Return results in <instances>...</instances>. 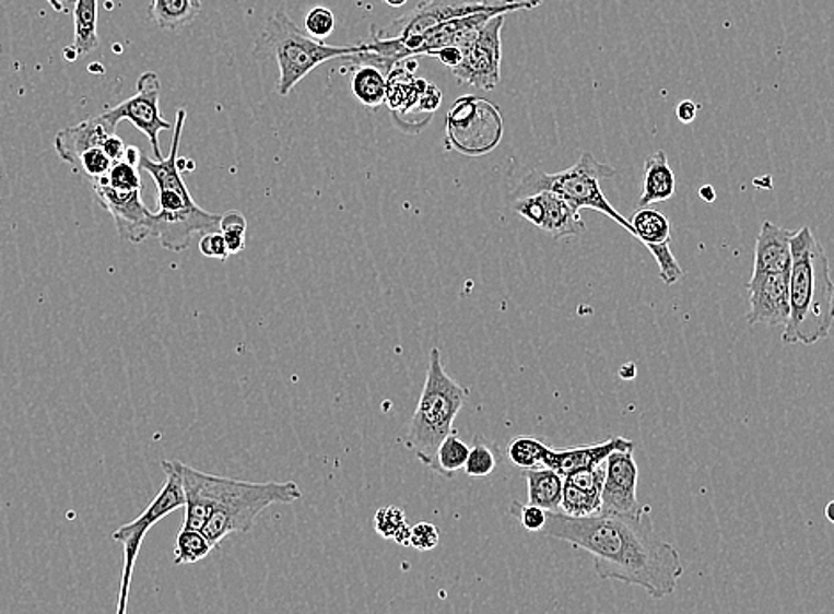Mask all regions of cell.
<instances>
[{"label": "cell", "instance_id": "6da1fadb", "mask_svg": "<svg viewBox=\"0 0 834 614\" xmlns=\"http://www.w3.org/2000/svg\"><path fill=\"white\" fill-rule=\"evenodd\" d=\"M542 533L585 548L594 556L600 579L643 588L651 599L673 595L684 576L679 548L660 539L651 522L650 506L634 516L571 517L548 511Z\"/></svg>", "mask_w": 834, "mask_h": 614}, {"label": "cell", "instance_id": "7a4b0ae2", "mask_svg": "<svg viewBox=\"0 0 834 614\" xmlns=\"http://www.w3.org/2000/svg\"><path fill=\"white\" fill-rule=\"evenodd\" d=\"M185 491V530L201 531L213 548L230 534L249 533L272 505H292L302 497L295 482L250 483L213 476L176 460Z\"/></svg>", "mask_w": 834, "mask_h": 614}, {"label": "cell", "instance_id": "3957f363", "mask_svg": "<svg viewBox=\"0 0 834 614\" xmlns=\"http://www.w3.org/2000/svg\"><path fill=\"white\" fill-rule=\"evenodd\" d=\"M790 315L783 327L785 345H817L827 340L834 326V283L827 252L804 226L792 235Z\"/></svg>", "mask_w": 834, "mask_h": 614}, {"label": "cell", "instance_id": "277c9868", "mask_svg": "<svg viewBox=\"0 0 834 614\" xmlns=\"http://www.w3.org/2000/svg\"><path fill=\"white\" fill-rule=\"evenodd\" d=\"M187 110L178 109L175 121V138L171 153L162 161H151L142 155L141 167L155 181L158 190V210L153 217V237L171 252H184L190 247L193 235L221 232V215L201 209L189 187L181 178V164L178 161L179 142L184 133Z\"/></svg>", "mask_w": 834, "mask_h": 614}, {"label": "cell", "instance_id": "5b68a950", "mask_svg": "<svg viewBox=\"0 0 834 614\" xmlns=\"http://www.w3.org/2000/svg\"><path fill=\"white\" fill-rule=\"evenodd\" d=\"M540 4L542 0H426L415 5L411 13L392 20L387 27H372V38L366 45L369 54L383 57L392 67H397L398 62L415 57L424 34L449 20L478 13L529 11Z\"/></svg>", "mask_w": 834, "mask_h": 614}, {"label": "cell", "instance_id": "8992f818", "mask_svg": "<svg viewBox=\"0 0 834 614\" xmlns=\"http://www.w3.org/2000/svg\"><path fill=\"white\" fill-rule=\"evenodd\" d=\"M369 52L368 45H352V47H332L312 38L302 31L284 11H275L260 38L256 39L255 56L260 59H275L279 67L278 93L287 96L295 90L298 82L304 81L315 68L324 62L340 59V57L359 56Z\"/></svg>", "mask_w": 834, "mask_h": 614}, {"label": "cell", "instance_id": "52a82bcc", "mask_svg": "<svg viewBox=\"0 0 834 614\" xmlns=\"http://www.w3.org/2000/svg\"><path fill=\"white\" fill-rule=\"evenodd\" d=\"M467 398L469 389L446 374L441 350H432L423 392L406 437L407 448L414 451L424 465L434 468L438 446L451 434L455 417L462 411Z\"/></svg>", "mask_w": 834, "mask_h": 614}, {"label": "cell", "instance_id": "ba28073f", "mask_svg": "<svg viewBox=\"0 0 834 614\" xmlns=\"http://www.w3.org/2000/svg\"><path fill=\"white\" fill-rule=\"evenodd\" d=\"M613 176H616L614 167L602 164L591 153L585 152L574 166L561 173L549 175L540 169L531 170L529 175L524 176L519 187L514 190V199L552 192L565 199L566 203L572 204L575 210L588 209L608 215L632 235L631 223L623 217L622 213H618L600 189V181Z\"/></svg>", "mask_w": 834, "mask_h": 614}, {"label": "cell", "instance_id": "9c48e42d", "mask_svg": "<svg viewBox=\"0 0 834 614\" xmlns=\"http://www.w3.org/2000/svg\"><path fill=\"white\" fill-rule=\"evenodd\" d=\"M162 471L165 473L164 487L156 494L155 499L146 506V510L142 511L138 519L119 526L118 530L110 534L114 542L124 545V572H121V585H119L118 607L114 614H127L133 568L138 563L142 542L146 539L148 531L153 526L158 524L164 517L171 516L173 511L185 508L187 499H185L184 482H181V474H179L176 460L173 462L164 460Z\"/></svg>", "mask_w": 834, "mask_h": 614}, {"label": "cell", "instance_id": "30bf717a", "mask_svg": "<svg viewBox=\"0 0 834 614\" xmlns=\"http://www.w3.org/2000/svg\"><path fill=\"white\" fill-rule=\"evenodd\" d=\"M446 128L448 146L471 156L491 153L500 144L505 130L497 105L474 96H463L453 104Z\"/></svg>", "mask_w": 834, "mask_h": 614}, {"label": "cell", "instance_id": "8fae6325", "mask_svg": "<svg viewBox=\"0 0 834 614\" xmlns=\"http://www.w3.org/2000/svg\"><path fill=\"white\" fill-rule=\"evenodd\" d=\"M161 81L153 71H146L139 76L138 93L125 99L119 105L102 113V118L116 130L121 121H128L141 130L150 141L151 150L155 153L156 161H162L161 142L158 135L164 130H175V125L165 121L161 116Z\"/></svg>", "mask_w": 834, "mask_h": 614}, {"label": "cell", "instance_id": "7c38bea8", "mask_svg": "<svg viewBox=\"0 0 834 614\" xmlns=\"http://www.w3.org/2000/svg\"><path fill=\"white\" fill-rule=\"evenodd\" d=\"M506 14H495L474 42L463 48L462 59L451 73L458 84L492 91L501 82V31Z\"/></svg>", "mask_w": 834, "mask_h": 614}, {"label": "cell", "instance_id": "4fadbf2b", "mask_svg": "<svg viewBox=\"0 0 834 614\" xmlns=\"http://www.w3.org/2000/svg\"><path fill=\"white\" fill-rule=\"evenodd\" d=\"M515 213L526 219L533 226L549 233L552 238L577 237L586 232V224L580 217L579 210H575L565 199L552 192L528 196V198L515 199Z\"/></svg>", "mask_w": 834, "mask_h": 614}, {"label": "cell", "instance_id": "5bb4252c", "mask_svg": "<svg viewBox=\"0 0 834 614\" xmlns=\"http://www.w3.org/2000/svg\"><path fill=\"white\" fill-rule=\"evenodd\" d=\"M93 190L98 203L113 215L119 237L132 244L153 237L155 212L142 203V190H116L102 184H93Z\"/></svg>", "mask_w": 834, "mask_h": 614}, {"label": "cell", "instance_id": "9a60e30c", "mask_svg": "<svg viewBox=\"0 0 834 614\" xmlns=\"http://www.w3.org/2000/svg\"><path fill=\"white\" fill-rule=\"evenodd\" d=\"M634 449L614 451L609 454L606 465V480L602 488L600 513L611 516H634L645 510L646 506L637 501V463L632 454Z\"/></svg>", "mask_w": 834, "mask_h": 614}, {"label": "cell", "instance_id": "2e32d148", "mask_svg": "<svg viewBox=\"0 0 834 614\" xmlns=\"http://www.w3.org/2000/svg\"><path fill=\"white\" fill-rule=\"evenodd\" d=\"M790 274H753L750 292V326L785 327L790 315Z\"/></svg>", "mask_w": 834, "mask_h": 614}, {"label": "cell", "instance_id": "e0dca14e", "mask_svg": "<svg viewBox=\"0 0 834 614\" xmlns=\"http://www.w3.org/2000/svg\"><path fill=\"white\" fill-rule=\"evenodd\" d=\"M627 449H634V442L623 437H611L599 445L577 446V448L556 449L545 446L542 468L552 469L566 477L579 471L599 468L608 460L609 454L614 451H627Z\"/></svg>", "mask_w": 834, "mask_h": 614}, {"label": "cell", "instance_id": "ac0fdd59", "mask_svg": "<svg viewBox=\"0 0 834 614\" xmlns=\"http://www.w3.org/2000/svg\"><path fill=\"white\" fill-rule=\"evenodd\" d=\"M606 465L579 471L565 477L561 513L571 517H589L600 513Z\"/></svg>", "mask_w": 834, "mask_h": 614}, {"label": "cell", "instance_id": "d6986e66", "mask_svg": "<svg viewBox=\"0 0 834 614\" xmlns=\"http://www.w3.org/2000/svg\"><path fill=\"white\" fill-rule=\"evenodd\" d=\"M494 16V13H478L437 25L424 34L420 48L415 50V56H432L443 48L463 50L480 36L481 31Z\"/></svg>", "mask_w": 834, "mask_h": 614}, {"label": "cell", "instance_id": "ffe728a7", "mask_svg": "<svg viewBox=\"0 0 834 614\" xmlns=\"http://www.w3.org/2000/svg\"><path fill=\"white\" fill-rule=\"evenodd\" d=\"M792 235L794 232L765 221L754 247L753 274H790Z\"/></svg>", "mask_w": 834, "mask_h": 614}, {"label": "cell", "instance_id": "44dd1931", "mask_svg": "<svg viewBox=\"0 0 834 614\" xmlns=\"http://www.w3.org/2000/svg\"><path fill=\"white\" fill-rule=\"evenodd\" d=\"M113 133H116V130L102 118V114H98L82 123L62 128L61 132H57L54 144L59 158L73 166L79 164L85 152L104 146L105 139Z\"/></svg>", "mask_w": 834, "mask_h": 614}, {"label": "cell", "instance_id": "7402d4cb", "mask_svg": "<svg viewBox=\"0 0 834 614\" xmlns=\"http://www.w3.org/2000/svg\"><path fill=\"white\" fill-rule=\"evenodd\" d=\"M354 57L361 64L352 75V93L361 104L369 109H378L386 102L387 75L395 67L383 57L369 52Z\"/></svg>", "mask_w": 834, "mask_h": 614}, {"label": "cell", "instance_id": "603a6c76", "mask_svg": "<svg viewBox=\"0 0 834 614\" xmlns=\"http://www.w3.org/2000/svg\"><path fill=\"white\" fill-rule=\"evenodd\" d=\"M674 190H677V178H674L666 152L659 150V152L646 156L643 192L637 206L650 209L651 204L668 201V199L673 198Z\"/></svg>", "mask_w": 834, "mask_h": 614}, {"label": "cell", "instance_id": "cb8c5ba5", "mask_svg": "<svg viewBox=\"0 0 834 614\" xmlns=\"http://www.w3.org/2000/svg\"><path fill=\"white\" fill-rule=\"evenodd\" d=\"M528 482L529 505L540 506L545 511H560L565 477L549 468L524 471Z\"/></svg>", "mask_w": 834, "mask_h": 614}, {"label": "cell", "instance_id": "d4e9b609", "mask_svg": "<svg viewBox=\"0 0 834 614\" xmlns=\"http://www.w3.org/2000/svg\"><path fill=\"white\" fill-rule=\"evenodd\" d=\"M201 13V0H153L151 19L156 27L176 31L185 27Z\"/></svg>", "mask_w": 834, "mask_h": 614}, {"label": "cell", "instance_id": "484cf974", "mask_svg": "<svg viewBox=\"0 0 834 614\" xmlns=\"http://www.w3.org/2000/svg\"><path fill=\"white\" fill-rule=\"evenodd\" d=\"M629 223L632 226V237L642 241L646 249L671 241V224L665 213L651 209H639Z\"/></svg>", "mask_w": 834, "mask_h": 614}, {"label": "cell", "instance_id": "4316f807", "mask_svg": "<svg viewBox=\"0 0 834 614\" xmlns=\"http://www.w3.org/2000/svg\"><path fill=\"white\" fill-rule=\"evenodd\" d=\"M73 20H75L73 48L79 56H87L99 47L98 31H96L98 0H77Z\"/></svg>", "mask_w": 834, "mask_h": 614}, {"label": "cell", "instance_id": "83f0119b", "mask_svg": "<svg viewBox=\"0 0 834 614\" xmlns=\"http://www.w3.org/2000/svg\"><path fill=\"white\" fill-rule=\"evenodd\" d=\"M469 451H471V448L458 437L457 432L453 430L443 440V445L438 446L434 468L432 469H434L435 473L441 474V476L451 477L457 471L466 468Z\"/></svg>", "mask_w": 834, "mask_h": 614}, {"label": "cell", "instance_id": "f1b7e54d", "mask_svg": "<svg viewBox=\"0 0 834 614\" xmlns=\"http://www.w3.org/2000/svg\"><path fill=\"white\" fill-rule=\"evenodd\" d=\"M375 531L383 539L395 540L398 545H411V526L407 524L406 511L398 506H384L375 513Z\"/></svg>", "mask_w": 834, "mask_h": 614}, {"label": "cell", "instance_id": "f546056e", "mask_svg": "<svg viewBox=\"0 0 834 614\" xmlns=\"http://www.w3.org/2000/svg\"><path fill=\"white\" fill-rule=\"evenodd\" d=\"M213 545L208 542L201 531L185 530L181 528L176 536L175 565H192L207 558L212 553Z\"/></svg>", "mask_w": 834, "mask_h": 614}, {"label": "cell", "instance_id": "4dcf8cb0", "mask_svg": "<svg viewBox=\"0 0 834 614\" xmlns=\"http://www.w3.org/2000/svg\"><path fill=\"white\" fill-rule=\"evenodd\" d=\"M545 446L548 445H543L542 440L533 439V437H517L508 446L509 462L524 471L542 468Z\"/></svg>", "mask_w": 834, "mask_h": 614}, {"label": "cell", "instance_id": "1f68e13d", "mask_svg": "<svg viewBox=\"0 0 834 614\" xmlns=\"http://www.w3.org/2000/svg\"><path fill=\"white\" fill-rule=\"evenodd\" d=\"M93 184L109 185L116 190H142L138 166H132L127 161L114 162L109 175Z\"/></svg>", "mask_w": 834, "mask_h": 614}, {"label": "cell", "instance_id": "d6a6232c", "mask_svg": "<svg viewBox=\"0 0 834 614\" xmlns=\"http://www.w3.org/2000/svg\"><path fill=\"white\" fill-rule=\"evenodd\" d=\"M648 251L656 258L657 265H659L660 278L666 284L679 283L684 278V270L679 265V261L671 252L670 241L668 244H660V246L648 247Z\"/></svg>", "mask_w": 834, "mask_h": 614}, {"label": "cell", "instance_id": "836d02e7", "mask_svg": "<svg viewBox=\"0 0 834 614\" xmlns=\"http://www.w3.org/2000/svg\"><path fill=\"white\" fill-rule=\"evenodd\" d=\"M334 13L327 10V8H321V5L313 8V10L306 14V20H304V28H306V33L309 34L312 38L318 39V42L326 39L329 34L334 33Z\"/></svg>", "mask_w": 834, "mask_h": 614}, {"label": "cell", "instance_id": "e575fe53", "mask_svg": "<svg viewBox=\"0 0 834 614\" xmlns=\"http://www.w3.org/2000/svg\"><path fill=\"white\" fill-rule=\"evenodd\" d=\"M495 463L497 462H495L494 451L489 446L477 445L469 451V459L463 471L467 476L486 477L494 473Z\"/></svg>", "mask_w": 834, "mask_h": 614}, {"label": "cell", "instance_id": "d590c367", "mask_svg": "<svg viewBox=\"0 0 834 614\" xmlns=\"http://www.w3.org/2000/svg\"><path fill=\"white\" fill-rule=\"evenodd\" d=\"M509 516L519 520L520 524L528 531H542L545 526V519H548V511L535 505H524V503L514 501L509 506Z\"/></svg>", "mask_w": 834, "mask_h": 614}, {"label": "cell", "instance_id": "8d00e7d4", "mask_svg": "<svg viewBox=\"0 0 834 614\" xmlns=\"http://www.w3.org/2000/svg\"><path fill=\"white\" fill-rule=\"evenodd\" d=\"M79 164H81L82 169H84L85 175L90 176L91 180L98 181L109 175L114 162L110 161L109 156L105 155L102 147H95V150L85 152L81 156Z\"/></svg>", "mask_w": 834, "mask_h": 614}, {"label": "cell", "instance_id": "74e56055", "mask_svg": "<svg viewBox=\"0 0 834 614\" xmlns=\"http://www.w3.org/2000/svg\"><path fill=\"white\" fill-rule=\"evenodd\" d=\"M441 542V533H438L437 526L432 522H418V524L411 528V545L409 547L426 553V551H434Z\"/></svg>", "mask_w": 834, "mask_h": 614}, {"label": "cell", "instance_id": "f35d334b", "mask_svg": "<svg viewBox=\"0 0 834 614\" xmlns=\"http://www.w3.org/2000/svg\"><path fill=\"white\" fill-rule=\"evenodd\" d=\"M199 251L207 258H213V260L226 261L230 258V251H227L226 238L221 232L207 233L199 241Z\"/></svg>", "mask_w": 834, "mask_h": 614}, {"label": "cell", "instance_id": "ab89813d", "mask_svg": "<svg viewBox=\"0 0 834 614\" xmlns=\"http://www.w3.org/2000/svg\"><path fill=\"white\" fill-rule=\"evenodd\" d=\"M246 229L247 221L240 212L233 210V212H227L224 213V215H221V233H246Z\"/></svg>", "mask_w": 834, "mask_h": 614}, {"label": "cell", "instance_id": "60d3db41", "mask_svg": "<svg viewBox=\"0 0 834 614\" xmlns=\"http://www.w3.org/2000/svg\"><path fill=\"white\" fill-rule=\"evenodd\" d=\"M102 150H104L105 155L109 156L110 161L121 162L125 161L127 144H125L124 139L118 138L116 133H113V135H109V138L105 139Z\"/></svg>", "mask_w": 834, "mask_h": 614}, {"label": "cell", "instance_id": "b9f144b4", "mask_svg": "<svg viewBox=\"0 0 834 614\" xmlns=\"http://www.w3.org/2000/svg\"><path fill=\"white\" fill-rule=\"evenodd\" d=\"M441 99H443V96H441V91L437 90V85L428 84L423 96H421L418 109L426 110V113H435V110L438 109V105H441Z\"/></svg>", "mask_w": 834, "mask_h": 614}, {"label": "cell", "instance_id": "7bdbcfd3", "mask_svg": "<svg viewBox=\"0 0 834 614\" xmlns=\"http://www.w3.org/2000/svg\"><path fill=\"white\" fill-rule=\"evenodd\" d=\"M697 104H694V102H691V99H684V102H680L679 105H677V118L682 121L684 125L693 123L694 119H696L697 116Z\"/></svg>", "mask_w": 834, "mask_h": 614}, {"label": "cell", "instance_id": "ee69618b", "mask_svg": "<svg viewBox=\"0 0 834 614\" xmlns=\"http://www.w3.org/2000/svg\"><path fill=\"white\" fill-rule=\"evenodd\" d=\"M437 57L438 61L443 62L444 67H448L449 70L457 67L460 59H462V50L460 48H443L438 52L432 54Z\"/></svg>", "mask_w": 834, "mask_h": 614}, {"label": "cell", "instance_id": "f6af8a7d", "mask_svg": "<svg viewBox=\"0 0 834 614\" xmlns=\"http://www.w3.org/2000/svg\"><path fill=\"white\" fill-rule=\"evenodd\" d=\"M222 235L226 238V246L230 255H238V252L246 249V233L233 232L222 233Z\"/></svg>", "mask_w": 834, "mask_h": 614}, {"label": "cell", "instance_id": "bcb514c9", "mask_svg": "<svg viewBox=\"0 0 834 614\" xmlns=\"http://www.w3.org/2000/svg\"><path fill=\"white\" fill-rule=\"evenodd\" d=\"M142 153L139 147L136 146H127V153H125V161L128 162V164H132V166H138L141 164Z\"/></svg>", "mask_w": 834, "mask_h": 614}, {"label": "cell", "instance_id": "7dc6e473", "mask_svg": "<svg viewBox=\"0 0 834 614\" xmlns=\"http://www.w3.org/2000/svg\"><path fill=\"white\" fill-rule=\"evenodd\" d=\"M700 198H702L703 201H707V203H714V201H716V190H714L712 185H705V187L700 189Z\"/></svg>", "mask_w": 834, "mask_h": 614}, {"label": "cell", "instance_id": "c3c4849f", "mask_svg": "<svg viewBox=\"0 0 834 614\" xmlns=\"http://www.w3.org/2000/svg\"><path fill=\"white\" fill-rule=\"evenodd\" d=\"M620 375H622L623 378H634L636 377V366L634 364L629 363L625 364V368L620 369Z\"/></svg>", "mask_w": 834, "mask_h": 614}, {"label": "cell", "instance_id": "681fc988", "mask_svg": "<svg viewBox=\"0 0 834 614\" xmlns=\"http://www.w3.org/2000/svg\"><path fill=\"white\" fill-rule=\"evenodd\" d=\"M825 519L834 524V501L827 503L825 506Z\"/></svg>", "mask_w": 834, "mask_h": 614}, {"label": "cell", "instance_id": "f907efd6", "mask_svg": "<svg viewBox=\"0 0 834 614\" xmlns=\"http://www.w3.org/2000/svg\"><path fill=\"white\" fill-rule=\"evenodd\" d=\"M387 5H391V8H401V5H406L409 0H384Z\"/></svg>", "mask_w": 834, "mask_h": 614}, {"label": "cell", "instance_id": "816d5d0a", "mask_svg": "<svg viewBox=\"0 0 834 614\" xmlns=\"http://www.w3.org/2000/svg\"><path fill=\"white\" fill-rule=\"evenodd\" d=\"M75 2H77V0H75Z\"/></svg>", "mask_w": 834, "mask_h": 614}]
</instances>
